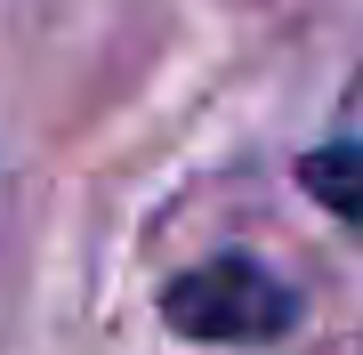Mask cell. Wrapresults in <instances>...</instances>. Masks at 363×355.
I'll return each mask as SVG.
<instances>
[{
	"label": "cell",
	"mask_w": 363,
	"mask_h": 355,
	"mask_svg": "<svg viewBox=\"0 0 363 355\" xmlns=\"http://www.w3.org/2000/svg\"><path fill=\"white\" fill-rule=\"evenodd\" d=\"M298 315L291 283L267 275L259 259H202L194 275L169 283V331L210 347H250V339H283Z\"/></svg>",
	"instance_id": "6da1fadb"
},
{
	"label": "cell",
	"mask_w": 363,
	"mask_h": 355,
	"mask_svg": "<svg viewBox=\"0 0 363 355\" xmlns=\"http://www.w3.org/2000/svg\"><path fill=\"white\" fill-rule=\"evenodd\" d=\"M298 178H307V194L323 202L331 218L363 226V137H339V145H323V154H307Z\"/></svg>",
	"instance_id": "7a4b0ae2"
}]
</instances>
